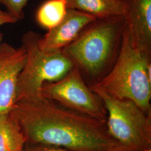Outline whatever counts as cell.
I'll return each instance as SVG.
<instances>
[{"label": "cell", "mask_w": 151, "mask_h": 151, "mask_svg": "<svg viewBox=\"0 0 151 151\" xmlns=\"http://www.w3.org/2000/svg\"><path fill=\"white\" fill-rule=\"evenodd\" d=\"M10 113L27 143L75 151H119L123 148L108 132L106 121L60 105L43 96L17 101Z\"/></svg>", "instance_id": "1"}, {"label": "cell", "mask_w": 151, "mask_h": 151, "mask_svg": "<svg viewBox=\"0 0 151 151\" xmlns=\"http://www.w3.org/2000/svg\"><path fill=\"white\" fill-rule=\"evenodd\" d=\"M125 27L124 15L97 19L62 50L88 85L98 83L112 68Z\"/></svg>", "instance_id": "2"}, {"label": "cell", "mask_w": 151, "mask_h": 151, "mask_svg": "<svg viewBox=\"0 0 151 151\" xmlns=\"http://www.w3.org/2000/svg\"><path fill=\"white\" fill-rule=\"evenodd\" d=\"M94 84L114 97L133 101L146 113L151 114V56L135 46L127 27L112 68Z\"/></svg>", "instance_id": "3"}, {"label": "cell", "mask_w": 151, "mask_h": 151, "mask_svg": "<svg viewBox=\"0 0 151 151\" xmlns=\"http://www.w3.org/2000/svg\"><path fill=\"white\" fill-rule=\"evenodd\" d=\"M40 37L31 30L22 37L26 60L18 78L16 102L42 96V88L45 83L60 80L75 67L62 50L47 51L42 48Z\"/></svg>", "instance_id": "4"}, {"label": "cell", "mask_w": 151, "mask_h": 151, "mask_svg": "<svg viewBox=\"0 0 151 151\" xmlns=\"http://www.w3.org/2000/svg\"><path fill=\"white\" fill-rule=\"evenodd\" d=\"M89 86L103 101L107 113L106 128L114 140L132 151L151 147V114L130 100L111 95L96 84Z\"/></svg>", "instance_id": "5"}, {"label": "cell", "mask_w": 151, "mask_h": 151, "mask_svg": "<svg viewBox=\"0 0 151 151\" xmlns=\"http://www.w3.org/2000/svg\"><path fill=\"white\" fill-rule=\"evenodd\" d=\"M42 93L44 97L65 108L96 119L106 120L107 113L102 100L75 67L60 80L45 83Z\"/></svg>", "instance_id": "6"}, {"label": "cell", "mask_w": 151, "mask_h": 151, "mask_svg": "<svg viewBox=\"0 0 151 151\" xmlns=\"http://www.w3.org/2000/svg\"><path fill=\"white\" fill-rule=\"evenodd\" d=\"M26 60V51L7 43L0 45V115L10 111L16 103L19 75Z\"/></svg>", "instance_id": "7"}, {"label": "cell", "mask_w": 151, "mask_h": 151, "mask_svg": "<svg viewBox=\"0 0 151 151\" xmlns=\"http://www.w3.org/2000/svg\"><path fill=\"white\" fill-rule=\"evenodd\" d=\"M96 19L95 17L83 12L67 9L62 22L40 37V45L47 51L63 50L75 40L86 26Z\"/></svg>", "instance_id": "8"}, {"label": "cell", "mask_w": 151, "mask_h": 151, "mask_svg": "<svg viewBox=\"0 0 151 151\" xmlns=\"http://www.w3.org/2000/svg\"><path fill=\"white\" fill-rule=\"evenodd\" d=\"M123 1L124 19L133 43L151 56V0Z\"/></svg>", "instance_id": "9"}, {"label": "cell", "mask_w": 151, "mask_h": 151, "mask_svg": "<svg viewBox=\"0 0 151 151\" xmlns=\"http://www.w3.org/2000/svg\"><path fill=\"white\" fill-rule=\"evenodd\" d=\"M67 9L82 11L96 19L124 15L123 0H67Z\"/></svg>", "instance_id": "10"}, {"label": "cell", "mask_w": 151, "mask_h": 151, "mask_svg": "<svg viewBox=\"0 0 151 151\" xmlns=\"http://www.w3.org/2000/svg\"><path fill=\"white\" fill-rule=\"evenodd\" d=\"M27 140L10 113L0 115V151H24Z\"/></svg>", "instance_id": "11"}, {"label": "cell", "mask_w": 151, "mask_h": 151, "mask_svg": "<svg viewBox=\"0 0 151 151\" xmlns=\"http://www.w3.org/2000/svg\"><path fill=\"white\" fill-rule=\"evenodd\" d=\"M67 11V0H47L37 11L36 20L40 27L49 30L62 22Z\"/></svg>", "instance_id": "12"}, {"label": "cell", "mask_w": 151, "mask_h": 151, "mask_svg": "<svg viewBox=\"0 0 151 151\" xmlns=\"http://www.w3.org/2000/svg\"><path fill=\"white\" fill-rule=\"evenodd\" d=\"M29 0H0V4L5 6L6 11L19 22L25 17L24 8Z\"/></svg>", "instance_id": "13"}, {"label": "cell", "mask_w": 151, "mask_h": 151, "mask_svg": "<svg viewBox=\"0 0 151 151\" xmlns=\"http://www.w3.org/2000/svg\"><path fill=\"white\" fill-rule=\"evenodd\" d=\"M24 151H75L56 146L40 145H29L25 148Z\"/></svg>", "instance_id": "14"}, {"label": "cell", "mask_w": 151, "mask_h": 151, "mask_svg": "<svg viewBox=\"0 0 151 151\" xmlns=\"http://www.w3.org/2000/svg\"><path fill=\"white\" fill-rule=\"evenodd\" d=\"M18 21L15 17L11 16V15L6 11H4L0 4V27L6 24H15ZM1 37H0V45H1Z\"/></svg>", "instance_id": "15"}, {"label": "cell", "mask_w": 151, "mask_h": 151, "mask_svg": "<svg viewBox=\"0 0 151 151\" xmlns=\"http://www.w3.org/2000/svg\"><path fill=\"white\" fill-rule=\"evenodd\" d=\"M151 151V147L144 148V149H142V150H140L139 151Z\"/></svg>", "instance_id": "16"}, {"label": "cell", "mask_w": 151, "mask_h": 151, "mask_svg": "<svg viewBox=\"0 0 151 151\" xmlns=\"http://www.w3.org/2000/svg\"><path fill=\"white\" fill-rule=\"evenodd\" d=\"M132 151V150H128V149H126V148H123V149H122V150H120V151Z\"/></svg>", "instance_id": "17"}]
</instances>
